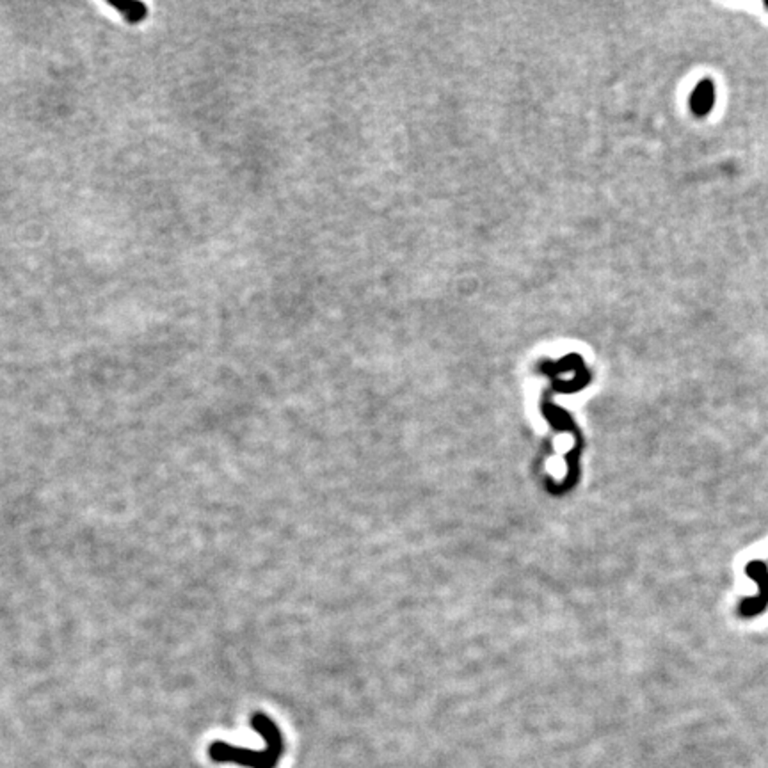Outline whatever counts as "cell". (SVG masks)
I'll return each instance as SVG.
<instances>
[{
	"mask_svg": "<svg viewBox=\"0 0 768 768\" xmlns=\"http://www.w3.org/2000/svg\"><path fill=\"white\" fill-rule=\"evenodd\" d=\"M251 726L263 736L267 744L265 751L256 752L251 749L235 747L226 742H213L209 747L210 760L215 763H237L250 768H276L283 752L281 733L263 713H254L251 717Z\"/></svg>",
	"mask_w": 768,
	"mask_h": 768,
	"instance_id": "1",
	"label": "cell"
},
{
	"mask_svg": "<svg viewBox=\"0 0 768 768\" xmlns=\"http://www.w3.org/2000/svg\"><path fill=\"white\" fill-rule=\"evenodd\" d=\"M717 101V91L715 84L708 79L701 81L699 84L694 88L692 95H690V109L696 116H706L710 114V111H713Z\"/></svg>",
	"mask_w": 768,
	"mask_h": 768,
	"instance_id": "2",
	"label": "cell"
},
{
	"mask_svg": "<svg viewBox=\"0 0 768 768\" xmlns=\"http://www.w3.org/2000/svg\"><path fill=\"white\" fill-rule=\"evenodd\" d=\"M117 11H121L125 15V18L129 22H139L146 17V6L141 2H133V0H125V2H111Z\"/></svg>",
	"mask_w": 768,
	"mask_h": 768,
	"instance_id": "3",
	"label": "cell"
},
{
	"mask_svg": "<svg viewBox=\"0 0 768 768\" xmlns=\"http://www.w3.org/2000/svg\"><path fill=\"white\" fill-rule=\"evenodd\" d=\"M765 8H767V9H768V2H765Z\"/></svg>",
	"mask_w": 768,
	"mask_h": 768,
	"instance_id": "4",
	"label": "cell"
}]
</instances>
